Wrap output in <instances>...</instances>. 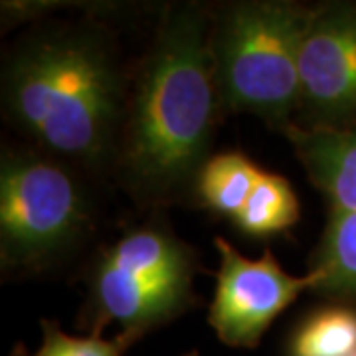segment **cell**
Listing matches in <instances>:
<instances>
[{
  "label": "cell",
  "instance_id": "30bf717a",
  "mask_svg": "<svg viewBox=\"0 0 356 356\" xmlns=\"http://www.w3.org/2000/svg\"><path fill=\"white\" fill-rule=\"evenodd\" d=\"M261 175L264 172L245 154H214L200 168L194 191L206 208L236 220Z\"/></svg>",
  "mask_w": 356,
  "mask_h": 356
},
{
  "label": "cell",
  "instance_id": "8992f818",
  "mask_svg": "<svg viewBox=\"0 0 356 356\" xmlns=\"http://www.w3.org/2000/svg\"><path fill=\"white\" fill-rule=\"evenodd\" d=\"M299 127L356 125V2L313 8L299 54Z\"/></svg>",
  "mask_w": 356,
  "mask_h": 356
},
{
  "label": "cell",
  "instance_id": "9a60e30c",
  "mask_svg": "<svg viewBox=\"0 0 356 356\" xmlns=\"http://www.w3.org/2000/svg\"><path fill=\"white\" fill-rule=\"evenodd\" d=\"M355 356H356V355H355Z\"/></svg>",
  "mask_w": 356,
  "mask_h": 356
},
{
  "label": "cell",
  "instance_id": "7c38bea8",
  "mask_svg": "<svg viewBox=\"0 0 356 356\" xmlns=\"http://www.w3.org/2000/svg\"><path fill=\"white\" fill-rule=\"evenodd\" d=\"M299 220V200L289 180L264 172L252 196L236 218L238 228L248 236L267 238L289 229Z\"/></svg>",
  "mask_w": 356,
  "mask_h": 356
},
{
  "label": "cell",
  "instance_id": "8fae6325",
  "mask_svg": "<svg viewBox=\"0 0 356 356\" xmlns=\"http://www.w3.org/2000/svg\"><path fill=\"white\" fill-rule=\"evenodd\" d=\"M356 311L348 305L321 307L309 313L289 341V356H355Z\"/></svg>",
  "mask_w": 356,
  "mask_h": 356
},
{
  "label": "cell",
  "instance_id": "5bb4252c",
  "mask_svg": "<svg viewBox=\"0 0 356 356\" xmlns=\"http://www.w3.org/2000/svg\"><path fill=\"white\" fill-rule=\"evenodd\" d=\"M184 356H198V353H191V355H184Z\"/></svg>",
  "mask_w": 356,
  "mask_h": 356
},
{
  "label": "cell",
  "instance_id": "5b68a950",
  "mask_svg": "<svg viewBox=\"0 0 356 356\" xmlns=\"http://www.w3.org/2000/svg\"><path fill=\"white\" fill-rule=\"evenodd\" d=\"M86 196L50 156L4 151L0 165V252L4 267L40 266L88 226Z\"/></svg>",
  "mask_w": 356,
  "mask_h": 356
},
{
  "label": "cell",
  "instance_id": "277c9868",
  "mask_svg": "<svg viewBox=\"0 0 356 356\" xmlns=\"http://www.w3.org/2000/svg\"><path fill=\"white\" fill-rule=\"evenodd\" d=\"M194 252L159 224L129 229L97 254L89 273L86 323L93 337L119 325L129 344L194 303Z\"/></svg>",
  "mask_w": 356,
  "mask_h": 356
},
{
  "label": "cell",
  "instance_id": "ba28073f",
  "mask_svg": "<svg viewBox=\"0 0 356 356\" xmlns=\"http://www.w3.org/2000/svg\"><path fill=\"white\" fill-rule=\"evenodd\" d=\"M285 135L331 210L356 212V125L305 129L293 123Z\"/></svg>",
  "mask_w": 356,
  "mask_h": 356
},
{
  "label": "cell",
  "instance_id": "9c48e42d",
  "mask_svg": "<svg viewBox=\"0 0 356 356\" xmlns=\"http://www.w3.org/2000/svg\"><path fill=\"white\" fill-rule=\"evenodd\" d=\"M311 291L337 303H356V212L331 210L315 261Z\"/></svg>",
  "mask_w": 356,
  "mask_h": 356
},
{
  "label": "cell",
  "instance_id": "4fadbf2b",
  "mask_svg": "<svg viewBox=\"0 0 356 356\" xmlns=\"http://www.w3.org/2000/svg\"><path fill=\"white\" fill-rule=\"evenodd\" d=\"M44 341L34 355L24 356H123L131 344L117 337L105 341L102 337H72L65 334L58 323L42 321Z\"/></svg>",
  "mask_w": 356,
  "mask_h": 356
},
{
  "label": "cell",
  "instance_id": "7a4b0ae2",
  "mask_svg": "<svg viewBox=\"0 0 356 356\" xmlns=\"http://www.w3.org/2000/svg\"><path fill=\"white\" fill-rule=\"evenodd\" d=\"M14 123L50 154L97 165L125 117V88L97 34L62 30L28 40L2 79Z\"/></svg>",
  "mask_w": 356,
  "mask_h": 356
},
{
  "label": "cell",
  "instance_id": "52a82bcc",
  "mask_svg": "<svg viewBox=\"0 0 356 356\" xmlns=\"http://www.w3.org/2000/svg\"><path fill=\"white\" fill-rule=\"evenodd\" d=\"M220 271L208 323L218 339L234 348H254L269 325L293 301L313 289L315 280L293 277L267 250L259 259L243 257L224 238H216Z\"/></svg>",
  "mask_w": 356,
  "mask_h": 356
},
{
  "label": "cell",
  "instance_id": "3957f363",
  "mask_svg": "<svg viewBox=\"0 0 356 356\" xmlns=\"http://www.w3.org/2000/svg\"><path fill=\"white\" fill-rule=\"evenodd\" d=\"M313 8L293 2H240L210 30L220 102L283 133L299 109V54Z\"/></svg>",
  "mask_w": 356,
  "mask_h": 356
},
{
  "label": "cell",
  "instance_id": "6da1fadb",
  "mask_svg": "<svg viewBox=\"0 0 356 356\" xmlns=\"http://www.w3.org/2000/svg\"><path fill=\"white\" fill-rule=\"evenodd\" d=\"M210 30L200 6L170 8L129 103L123 166L151 198L188 191L210 159L220 95Z\"/></svg>",
  "mask_w": 356,
  "mask_h": 356
}]
</instances>
